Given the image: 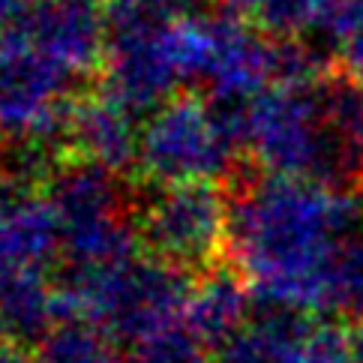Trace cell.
<instances>
[{
	"label": "cell",
	"mask_w": 363,
	"mask_h": 363,
	"mask_svg": "<svg viewBox=\"0 0 363 363\" xmlns=\"http://www.w3.org/2000/svg\"><path fill=\"white\" fill-rule=\"evenodd\" d=\"M363 223V192L262 174L231 196L228 258L255 301L303 313L333 309L342 240Z\"/></svg>",
	"instance_id": "cell-1"
},
{
	"label": "cell",
	"mask_w": 363,
	"mask_h": 363,
	"mask_svg": "<svg viewBox=\"0 0 363 363\" xmlns=\"http://www.w3.org/2000/svg\"><path fill=\"white\" fill-rule=\"evenodd\" d=\"M186 297V274L153 255L106 267H67L57 279L60 321H87L126 345L184 324Z\"/></svg>",
	"instance_id": "cell-3"
},
{
	"label": "cell",
	"mask_w": 363,
	"mask_h": 363,
	"mask_svg": "<svg viewBox=\"0 0 363 363\" xmlns=\"http://www.w3.org/2000/svg\"><path fill=\"white\" fill-rule=\"evenodd\" d=\"M138 238L147 252L184 274H204L228 255L231 199L216 184L157 186L138 201Z\"/></svg>",
	"instance_id": "cell-8"
},
{
	"label": "cell",
	"mask_w": 363,
	"mask_h": 363,
	"mask_svg": "<svg viewBox=\"0 0 363 363\" xmlns=\"http://www.w3.org/2000/svg\"><path fill=\"white\" fill-rule=\"evenodd\" d=\"M36 0H0V30L12 28L16 21L24 18V12H28Z\"/></svg>",
	"instance_id": "cell-22"
},
{
	"label": "cell",
	"mask_w": 363,
	"mask_h": 363,
	"mask_svg": "<svg viewBox=\"0 0 363 363\" xmlns=\"http://www.w3.org/2000/svg\"><path fill=\"white\" fill-rule=\"evenodd\" d=\"M0 363H40V360L24 352L21 342H16V340H0Z\"/></svg>",
	"instance_id": "cell-23"
},
{
	"label": "cell",
	"mask_w": 363,
	"mask_h": 363,
	"mask_svg": "<svg viewBox=\"0 0 363 363\" xmlns=\"http://www.w3.org/2000/svg\"><path fill=\"white\" fill-rule=\"evenodd\" d=\"M57 324V285L48 282L45 270L0 267V333H6V340H43Z\"/></svg>",
	"instance_id": "cell-15"
},
{
	"label": "cell",
	"mask_w": 363,
	"mask_h": 363,
	"mask_svg": "<svg viewBox=\"0 0 363 363\" xmlns=\"http://www.w3.org/2000/svg\"><path fill=\"white\" fill-rule=\"evenodd\" d=\"M333 309L363 321V223L342 240L333 270Z\"/></svg>",
	"instance_id": "cell-19"
},
{
	"label": "cell",
	"mask_w": 363,
	"mask_h": 363,
	"mask_svg": "<svg viewBox=\"0 0 363 363\" xmlns=\"http://www.w3.org/2000/svg\"><path fill=\"white\" fill-rule=\"evenodd\" d=\"M138 141L141 126L135 123V111L121 106L118 99L102 90L75 99L67 126V147L79 160L126 174L138 165Z\"/></svg>",
	"instance_id": "cell-12"
},
{
	"label": "cell",
	"mask_w": 363,
	"mask_h": 363,
	"mask_svg": "<svg viewBox=\"0 0 363 363\" xmlns=\"http://www.w3.org/2000/svg\"><path fill=\"white\" fill-rule=\"evenodd\" d=\"M40 363H123L114 340L87 321L63 318L40 340Z\"/></svg>",
	"instance_id": "cell-17"
},
{
	"label": "cell",
	"mask_w": 363,
	"mask_h": 363,
	"mask_svg": "<svg viewBox=\"0 0 363 363\" xmlns=\"http://www.w3.org/2000/svg\"><path fill=\"white\" fill-rule=\"evenodd\" d=\"M45 186L0 172V267L48 270L63 255V231Z\"/></svg>",
	"instance_id": "cell-11"
},
{
	"label": "cell",
	"mask_w": 363,
	"mask_h": 363,
	"mask_svg": "<svg viewBox=\"0 0 363 363\" xmlns=\"http://www.w3.org/2000/svg\"><path fill=\"white\" fill-rule=\"evenodd\" d=\"M67 267H106L138 255V201L123 174L75 157L48 177Z\"/></svg>",
	"instance_id": "cell-5"
},
{
	"label": "cell",
	"mask_w": 363,
	"mask_h": 363,
	"mask_svg": "<svg viewBox=\"0 0 363 363\" xmlns=\"http://www.w3.org/2000/svg\"><path fill=\"white\" fill-rule=\"evenodd\" d=\"M250 102L172 96L141 123L138 172L153 186L216 184L235 174L246 147Z\"/></svg>",
	"instance_id": "cell-4"
},
{
	"label": "cell",
	"mask_w": 363,
	"mask_h": 363,
	"mask_svg": "<svg viewBox=\"0 0 363 363\" xmlns=\"http://www.w3.org/2000/svg\"><path fill=\"white\" fill-rule=\"evenodd\" d=\"M174 24V21H172ZM172 24H111L99 90L129 111H153L186 84Z\"/></svg>",
	"instance_id": "cell-9"
},
{
	"label": "cell",
	"mask_w": 363,
	"mask_h": 363,
	"mask_svg": "<svg viewBox=\"0 0 363 363\" xmlns=\"http://www.w3.org/2000/svg\"><path fill=\"white\" fill-rule=\"evenodd\" d=\"M196 12V0H111V24H172Z\"/></svg>",
	"instance_id": "cell-20"
},
{
	"label": "cell",
	"mask_w": 363,
	"mask_h": 363,
	"mask_svg": "<svg viewBox=\"0 0 363 363\" xmlns=\"http://www.w3.org/2000/svg\"><path fill=\"white\" fill-rule=\"evenodd\" d=\"M79 79L6 28L0 30V141L67 145Z\"/></svg>",
	"instance_id": "cell-7"
},
{
	"label": "cell",
	"mask_w": 363,
	"mask_h": 363,
	"mask_svg": "<svg viewBox=\"0 0 363 363\" xmlns=\"http://www.w3.org/2000/svg\"><path fill=\"white\" fill-rule=\"evenodd\" d=\"M258 4H262V0H219V6L223 9H228V12H255L258 9Z\"/></svg>",
	"instance_id": "cell-25"
},
{
	"label": "cell",
	"mask_w": 363,
	"mask_h": 363,
	"mask_svg": "<svg viewBox=\"0 0 363 363\" xmlns=\"http://www.w3.org/2000/svg\"><path fill=\"white\" fill-rule=\"evenodd\" d=\"M246 150L264 174L363 192V153L328 118L318 82L258 94L250 102Z\"/></svg>",
	"instance_id": "cell-2"
},
{
	"label": "cell",
	"mask_w": 363,
	"mask_h": 363,
	"mask_svg": "<svg viewBox=\"0 0 363 363\" xmlns=\"http://www.w3.org/2000/svg\"><path fill=\"white\" fill-rule=\"evenodd\" d=\"M12 30L79 82L102 69L111 33L96 0H36Z\"/></svg>",
	"instance_id": "cell-10"
},
{
	"label": "cell",
	"mask_w": 363,
	"mask_h": 363,
	"mask_svg": "<svg viewBox=\"0 0 363 363\" xmlns=\"http://www.w3.org/2000/svg\"><path fill=\"white\" fill-rule=\"evenodd\" d=\"M123 363H216L211 357V345H204L184 324L153 333L147 340L126 348Z\"/></svg>",
	"instance_id": "cell-18"
},
{
	"label": "cell",
	"mask_w": 363,
	"mask_h": 363,
	"mask_svg": "<svg viewBox=\"0 0 363 363\" xmlns=\"http://www.w3.org/2000/svg\"><path fill=\"white\" fill-rule=\"evenodd\" d=\"M301 363H352V330L315 318L301 345Z\"/></svg>",
	"instance_id": "cell-21"
},
{
	"label": "cell",
	"mask_w": 363,
	"mask_h": 363,
	"mask_svg": "<svg viewBox=\"0 0 363 363\" xmlns=\"http://www.w3.org/2000/svg\"><path fill=\"white\" fill-rule=\"evenodd\" d=\"M172 33L184 79L204 84L207 96L252 102L277 84V40L238 12H189Z\"/></svg>",
	"instance_id": "cell-6"
},
{
	"label": "cell",
	"mask_w": 363,
	"mask_h": 363,
	"mask_svg": "<svg viewBox=\"0 0 363 363\" xmlns=\"http://www.w3.org/2000/svg\"><path fill=\"white\" fill-rule=\"evenodd\" d=\"M252 301L255 294L250 289V282L238 270L211 267L199 274V279L189 285L184 328L196 333L204 345L223 348L255 315Z\"/></svg>",
	"instance_id": "cell-13"
},
{
	"label": "cell",
	"mask_w": 363,
	"mask_h": 363,
	"mask_svg": "<svg viewBox=\"0 0 363 363\" xmlns=\"http://www.w3.org/2000/svg\"><path fill=\"white\" fill-rule=\"evenodd\" d=\"M352 363H363V321L352 328Z\"/></svg>",
	"instance_id": "cell-24"
},
{
	"label": "cell",
	"mask_w": 363,
	"mask_h": 363,
	"mask_svg": "<svg viewBox=\"0 0 363 363\" xmlns=\"http://www.w3.org/2000/svg\"><path fill=\"white\" fill-rule=\"evenodd\" d=\"M313 324V313L264 303L238 336L216 348V363H301V345Z\"/></svg>",
	"instance_id": "cell-14"
},
{
	"label": "cell",
	"mask_w": 363,
	"mask_h": 363,
	"mask_svg": "<svg viewBox=\"0 0 363 363\" xmlns=\"http://www.w3.org/2000/svg\"><path fill=\"white\" fill-rule=\"evenodd\" d=\"M340 0H262L255 9L258 28L277 40L330 36Z\"/></svg>",
	"instance_id": "cell-16"
}]
</instances>
